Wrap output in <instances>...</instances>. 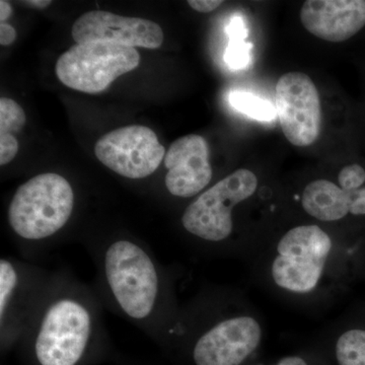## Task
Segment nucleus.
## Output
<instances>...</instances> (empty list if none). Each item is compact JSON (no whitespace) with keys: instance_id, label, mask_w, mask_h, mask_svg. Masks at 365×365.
Listing matches in <instances>:
<instances>
[{"instance_id":"nucleus-23","label":"nucleus","mask_w":365,"mask_h":365,"mask_svg":"<svg viewBox=\"0 0 365 365\" xmlns=\"http://www.w3.org/2000/svg\"><path fill=\"white\" fill-rule=\"evenodd\" d=\"M16 39V30L6 23L0 24V44L9 46L13 44Z\"/></svg>"},{"instance_id":"nucleus-18","label":"nucleus","mask_w":365,"mask_h":365,"mask_svg":"<svg viewBox=\"0 0 365 365\" xmlns=\"http://www.w3.org/2000/svg\"><path fill=\"white\" fill-rule=\"evenodd\" d=\"M365 170L359 165L343 168L338 175V185L345 191H354L364 187Z\"/></svg>"},{"instance_id":"nucleus-17","label":"nucleus","mask_w":365,"mask_h":365,"mask_svg":"<svg viewBox=\"0 0 365 365\" xmlns=\"http://www.w3.org/2000/svg\"><path fill=\"white\" fill-rule=\"evenodd\" d=\"M26 117L23 108L11 98H0V134H13L25 126Z\"/></svg>"},{"instance_id":"nucleus-7","label":"nucleus","mask_w":365,"mask_h":365,"mask_svg":"<svg viewBox=\"0 0 365 365\" xmlns=\"http://www.w3.org/2000/svg\"><path fill=\"white\" fill-rule=\"evenodd\" d=\"M140 63L135 48L115 43L76 44L59 57L57 78L72 90L98 93Z\"/></svg>"},{"instance_id":"nucleus-1","label":"nucleus","mask_w":365,"mask_h":365,"mask_svg":"<svg viewBox=\"0 0 365 365\" xmlns=\"http://www.w3.org/2000/svg\"><path fill=\"white\" fill-rule=\"evenodd\" d=\"M93 251L102 304L153 338L172 337L180 314L169 276L150 249L117 237Z\"/></svg>"},{"instance_id":"nucleus-8","label":"nucleus","mask_w":365,"mask_h":365,"mask_svg":"<svg viewBox=\"0 0 365 365\" xmlns=\"http://www.w3.org/2000/svg\"><path fill=\"white\" fill-rule=\"evenodd\" d=\"M52 273L34 264L2 257L0 260V338L2 348L20 342Z\"/></svg>"},{"instance_id":"nucleus-15","label":"nucleus","mask_w":365,"mask_h":365,"mask_svg":"<svg viewBox=\"0 0 365 365\" xmlns=\"http://www.w3.org/2000/svg\"><path fill=\"white\" fill-rule=\"evenodd\" d=\"M338 365H365V329H348L335 343Z\"/></svg>"},{"instance_id":"nucleus-26","label":"nucleus","mask_w":365,"mask_h":365,"mask_svg":"<svg viewBox=\"0 0 365 365\" xmlns=\"http://www.w3.org/2000/svg\"><path fill=\"white\" fill-rule=\"evenodd\" d=\"M23 4L35 9H45L52 4V1L51 0H29V1H23Z\"/></svg>"},{"instance_id":"nucleus-4","label":"nucleus","mask_w":365,"mask_h":365,"mask_svg":"<svg viewBox=\"0 0 365 365\" xmlns=\"http://www.w3.org/2000/svg\"><path fill=\"white\" fill-rule=\"evenodd\" d=\"M76 196L71 182L55 173L31 178L16 190L9 203V225L23 251L37 253L71 222Z\"/></svg>"},{"instance_id":"nucleus-14","label":"nucleus","mask_w":365,"mask_h":365,"mask_svg":"<svg viewBox=\"0 0 365 365\" xmlns=\"http://www.w3.org/2000/svg\"><path fill=\"white\" fill-rule=\"evenodd\" d=\"M307 215L322 222H336L350 215L351 197L337 182L319 179L309 182L300 197Z\"/></svg>"},{"instance_id":"nucleus-2","label":"nucleus","mask_w":365,"mask_h":365,"mask_svg":"<svg viewBox=\"0 0 365 365\" xmlns=\"http://www.w3.org/2000/svg\"><path fill=\"white\" fill-rule=\"evenodd\" d=\"M105 332L97 292L68 273L57 272L21 341L37 365H79Z\"/></svg>"},{"instance_id":"nucleus-20","label":"nucleus","mask_w":365,"mask_h":365,"mask_svg":"<svg viewBox=\"0 0 365 365\" xmlns=\"http://www.w3.org/2000/svg\"><path fill=\"white\" fill-rule=\"evenodd\" d=\"M18 151L19 141L13 134H0V165L11 163Z\"/></svg>"},{"instance_id":"nucleus-24","label":"nucleus","mask_w":365,"mask_h":365,"mask_svg":"<svg viewBox=\"0 0 365 365\" xmlns=\"http://www.w3.org/2000/svg\"><path fill=\"white\" fill-rule=\"evenodd\" d=\"M13 14V9H11V4L9 1L1 0L0 1V21L4 23Z\"/></svg>"},{"instance_id":"nucleus-21","label":"nucleus","mask_w":365,"mask_h":365,"mask_svg":"<svg viewBox=\"0 0 365 365\" xmlns=\"http://www.w3.org/2000/svg\"><path fill=\"white\" fill-rule=\"evenodd\" d=\"M349 192L350 196H351V208H350V215H365V187Z\"/></svg>"},{"instance_id":"nucleus-13","label":"nucleus","mask_w":365,"mask_h":365,"mask_svg":"<svg viewBox=\"0 0 365 365\" xmlns=\"http://www.w3.org/2000/svg\"><path fill=\"white\" fill-rule=\"evenodd\" d=\"M299 16L302 26L314 37L344 42L365 26V0H307Z\"/></svg>"},{"instance_id":"nucleus-12","label":"nucleus","mask_w":365,"mask_h":365,"mask_svg":"<svg viewBox=\"0 0 365 365\" xmlns=\"http://www.w3.org/2000/svg\"><path fill=\"white\" fill-rule=\"evenodd\" d=\"M165 165L168 170L165 188L177 198L198 196L212 180L207 141L197 134L180 137L170 144L165 153Z\"/></svg>"},{"instance_id":"nucleus-22","label":"nucleus","mask_w":365,"mask_h":365,"mask_svg":"<svg viewBox=\"0 0 365 365\" xmlns=\"http://www.w3.org/2000/svg\"><path fill=\"white\" fill-rule=\"evenodd\" d=\"M223 4L222 0H189L188 4L199 13L207 14L215 11Z\"/></svg>"},{"instance_id":"nucleus-11","label":"nucleus","mask_w":365,"mask_h":365,"mask_svg":"<svg viewBox=\"0 0 365 365\" xmlns=\"http://www.w3.org/2000/svg\"><path fill=\"white\" fill-rule=\"evenodd\" d=\"M71 35L76 44L104 42L158 49L163 42L162 28L155 21L103 11L83 14L72 26Z\"/></svg>"},{"instance_id":"nucleus-9","label":"nucleus","mask_w":365,"mask_h":365,"mask_svg":"<svg viewBox=\"0 0 365 365\" xmlns=\"http://www.w3.org/2000/svg\"><path fill=\"white\" fill-rule=\"evenodd\" d=\"M276 111L283 134L292 145L306 148L322 131L321 98L314 81L302 72H288L278 79Z\"/></svg>"},{"instance_id":"nucleus-5","label":"nucleus","mask_w":365,"mask_h":365,"mask_svg":"<svg viewBox=\"0 0 365 365\" xmlns=\"http://www.w3.org/2000/svg\"><path fill=\"white\" fill-rule=\"evenodd\" d=\"M185 332H193L194 364L242 365L260 347L264 327L248 309L225 307L192 319L180 314L172 337Z\"/></svg>"},{"instance_id":"nucleus-19","label":"nucleus","mask_w":365,"mask_h":365,"mask_svg":"<svg viewBox=\"0 0 365 365\" xmlns=\"http://www.w3.org/2000/svg\"><path fill=\"white\" fill-rule=\"evenodd\" d=\"M245 38L232 37L230 38V46L225 54V61L228 66L239 68V67L246 66L249 61V47L248 44L244 42Z\"/></svg>"},{"instance_id":"nucleus-3","label":"nucleus","mask_w":365,"mask_h":365,"mask_svg":"<svg viewBox=\"0 0 365 365\" xmlns=\"http://www.w3.org/2000/svg\"><path fill=\"white\" fill-rule=\"evenodd\" d=\"M340 253L335 239L319 225H297L268 249L266 276L285 297L319 299L332 294Z\"/></svg>"},{"instance_id":"nucleus-6","label":"nucleus","mask_w":365,"mask_h":365,"mask_svg":"<svg viewBox=\"0 0 365 365\" xmlns=\"http://www.w3.org/2000/svg\"><path fill=\"white\" fill-rule=\"evenodd\" d=\"M259 187L258 177L252 170L239 169L215 182L196 197L185 209L182 227L196 241L212 251H227L234 240L235 207L249 200Z\"/></svg>"},{"instance_id":"nucleus-25","label":"nucleus","mask_w":365,"mask_h":365,"mask_svg":"<svg viewBox=\"0 0 365 365\" xmlns=\"http://www.w3.org/2000/svg\"><path fill=\"white\" fill-rule=\"evenodd\" d=\"M275 365H309L304 359L299 356H287L279 360Z\"/></svg>"},{"instance_id":"nucleus-10","label":"nucleus","mask_w":365,"mask_h":365,"mask_svg":"<svg viewBox=\"0 0 365 365\" xmlns=\"http://www.w3.org/2000/svg\"><path fill=\"white\" fill-rule=\"evenodd\" d=\"M95 153L103 165L119 176L140 180L158 169L167 153L150 128L131 125L101 137Z\"/></svg>"},{"instance_id":"nucleus-16","label":"nucleus","mask_w":365,"mask_h":365,"mask_svg":"<svg viewBox=\"0 0 365 365\" xmlns=\"http://www.w3.org/2000/svg\"><path fill=\"white\" fill-rule=\"evenodd\" d=\"M230 104L237 111L244 113L254 119L261 121H271L276 117L277 111L267 101L262 100L248 93H237L230 95Z\"/></svg>"}]
</instances>
